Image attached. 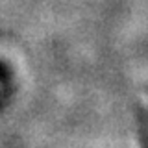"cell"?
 I'll use <instances>...</instances> for the list:
<instances>
[{
  "mask_svg": "<svg viewBox=\"0 0 148 148\" xmlns=\"http://www.w3.org/2000/svg\"><path fill=\"white\" fill-rule=\"evenodd\" d=\"M143 148H148V113L143 119Z\"/></svg>",
  "mask_w": 148,
  "mask_h": 148,
  "instance_id": "obj_1",
  "label": "cell"
}]
</instances>
